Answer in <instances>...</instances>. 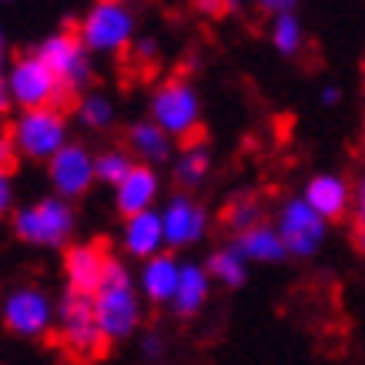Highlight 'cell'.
Masks as SVG:
<instances>
[{
	"instance_id": "6da1fadb",
	"label": "cell",
	"mask_w": 365,
	"mask_h": 365,
	"mask_svg": "<svg viewBox=\"0 0 365 365\" xmlns=\"http://www.w3.org/2000/svg\"><path fill=\"white\" fill-rule=\"evenodd\" d=\"M91 302H94V315H98V325L108 342H124L138 332V325H141V288L134 285L124 262L111 258L104 285L98 288V295Z\"/></svg>"
},
{
	"instance_id": "7a4b0ae2",
	"label": "cell",
	"mask_w": 365,
	"mask_h": 365,
	"mask_svg": "<svg viewBox=\"0 0 365 365\" xmlns=\"http://www.w3.org/2000/svg\"><path fill=\"white\" fill-rule=\"evenodd\" d=\"M54 325H57V335H61V345L74 359H98L108 349V339H104L98 315H94V302L88 295L67 292L64 299L57 302Z\"/></svg>"
},
{
	"instance_id": "3957f363",
	"label": "cell",
	"mask_w": 365,
	"mask_h": 365,
	"mask_svg": "<svg viewBox=\"0 0 365 365\" xmlns=\"http://www.w3.org/2000/svg\"><path fill=\"white\" fill-rule=\"evenodd\" d=\"M14 232L27 245H41V248H57L74 235V208L64 198H44L34 201L27 208L14 215Z\"/></svg>"
},
{
	"instance_id": "277c9868",
	"label": "cell",
	"mask_w": 365,
	"mask_h": 365,
	"mask_svg": "<svg viewBox=\"0 0 365 365\" xmlns=\"http://www.w3.org/2000/svg\"><path fill=\"white\" fill-rule=\"evenodd\" d=\"M151 121L175 141V138H191L201 124V101L198 91L188 81H165L151 98Z\"/></svg>"
},
{
	"instance_id": "5b68a950",
	"label": "cell",
	"mask_w": 365,
	"mask_h": 365,
	"mask_svg": "<svg viewBox=\"0 0 365 365\" xmlns=\"http://www.w3.org/2000/svg\"><path fill=\"white\" fill-rule=\"evenodd\" d=\"M14 148L31 161H51L67 148V121L57 108H41V111H24L14 124L11 134Z\"/></svg>"
},
{
	"instance_id": "8992f818",
	"label": "cell",
	"mask_w": 365,
	"mask_h": 365,
	"mask_svg": "<svg viewBox=\"0 0 365 365\" xmlns=\"http://www.w3.org/2000/svg\"><path fill=\"white\" fill-rule=\"evenodd\" d=\"M78 37L91 54H121L134 41V14L124 4H94L81 21Z\"/></svg>"
},
{
	"instance_id": "52a82bcc",
	"label": "cell",
	"mask_w": 365,
	"mask_h": 365,
	"mask_svg": "<svg viewBox=\"0 0 365 365\" xmlns=\"http://www.w3.org/2000/svg\"><path fill=\"white\" fill-rule=\"evenodd\" d=\"M7 84H11L14 104H21L24 111L54 108L57 98L64 94L61 81L54 78V71H51L37 54L17 57L11 64V71H7Z\"/></svg>"
},
{
	"instance_id": "ba28073f",
	"label": "cell",
	"mask_w": 365,
	"mask_h": 365,
	"mask_svg": "<svg viewBox=\"0 0 365 365\" xmlns=\"http://www.w3.org/2000/svg\"><path fill=\"white\" fill-rule=\"evenodd\" d=\"M57 305L41 288H14L4 299V325L21 339H41L54 329Z\"/></svg>"
},
{
	"instance_id": "9c48e42d",
	"label": "cell",
	"mask_w": 365,
	"mask_h": 365,
	"mask_svg": "<svg viewBox=\"0 0 365 365\" xmlns=\"http://www.w3.org/2000/svg\"><path fill=\"white\" fill-rule=\"evenodd\" d=\"M278 235L285 242L288 255L295 258H312L325 245V235H329V222L312 211V205L305 198H292L282 205L278 211Z\"/></svg>"
},
{
	"instance_id": "30bf717a",
	"label": "cell",
	"mask_w": 365,
	"mask_h": 365,
	"mask_svg": "<svg viewBox=\"0 0 365 365\" xmlns=\"http://www.w3.org/2000/svg\"><path fill=\"white\" fill-rule=\"evenodd\" d=\"M37 57L54 71V78L61 81V88L64 91L88 88V81H91V51L81 44L78 34H67V31L51 34L44 44L37 47Z\"/></svg>"
},
{
	"instance_id": "8fae6325",
	"label": "cell",
	"mask_w": 365,
	"mask_h": 365,
	"mask_svg": "<svg viewBox=\"0 0 365 365\" xmlns=\"http://www.w3.org/2000/svg\"><path fill=\"white\" fill-rule=\"evenodd\" d=\"M108 265H111V255L104 252V245H98V242H84V245L67 248V255H64L67 292H78V295L94 299L98 288L104 285Z\"/></svg>"
},
{
	"instance_id": "7c38bea8",
	"label": "cell",
	"mask_w": 365,
	"mask_h": 365,
	"mask_svg": "<svg viewBox=\"0 0 365 365\" xmlns=\"http://www.w3.org/2000/svg\"><path fill=\"white\" fill-rule=\"evenodd\" d=\"M51 168V185H54L57 198H81L84 191L98 181L94 175V158H91L88 148H81V144H67L61 155H54L47 161Z\"/></svg>"
},
{
	"instance_id": "4fadbf2b",
	"label": "cell",
	"mask_w": 365,
	"mask_h": 365,
	"mask_svg": "<svg viewBox=\"0 0 365 365\" xmlns=\"http://www.w3.org/2000/svg\"><path fill=\"white\" fill-rule=\"evenodd\" d=\"M161 225H165V245L168 248H188L201 242L208 232V215L191 195H175L161 208Z\"/></svg>"
},
{
	"instance_id": "5bb4252c",
	"label": "cell",
	"mask_w": 365,
	"mask_h": 365,
	"mask_svg": "<svg viewBox=\"0 0 365 365\" xmlns=\"http://www.w3.org/2000/svg\"><path fill=\"white\" fill-rule=\"evenodd\" d=\"M302 198L309 201L312 211L322 215L325 222H339V218H345L352 211L355 188H349V181L342 175H315Z\"/></svg>"
},
{
	"instance_id": "9a60e30c",
	"label": "cell",
	"mask_w": 365,
	"mask_h": 365,
	"mask_svg": "<svg viewBox=\"0 0 365 365\" xmlns=\"http://www.w3.org/2000/svg\"><path fill=\"white\" fill-rule=\"evenodd\" d=\"M121 242H124V252L131 258H155L161 255L165 245V225H161V211H141V215H131L124 218V232H121Z\"/></svg>"
},
{
	"instance_id": "2e32d148",
	"label": "cell",
	"mask_w": 365,
	"mask_h": 365,
	"mask_svg": "<svg viewBox=\"0 0 365 365\" xmlns=\"http://www.w3.org/2000/svg\"><path fill=\"white\" fill-rule=\"evenodd\" d=\"M178 278H181V265H178L175 255H155L141 265L138 275V288H141V299L155 302V305H171L178 292Z\"/></svg>"
},
{
	"instance_id": "e0dca14e",
	"label": "cell",
	"mask_w": 365,
	"mask_h": 365,
	"mask_svg": "<svg viewBox=\"0 0 365 365\" xmlns=\"http://www.w3.org/2000/svg\"><path fill=\"white\" fill-rule=\"evenodd\" d=\"M158 188H161V181H158L155 168L134 165L131 175L124 178L118 188H114V201H118V211H121L124 218H131V215H141V211H155Z\"/></svg>"
},
{
	"instance_id": "ac0fdd59",
	"label": "cell",
	"mask_w": 365,
	"mask_h": 365,
	"mask_svg": "<svg viewBox=\"0 0 365 365\" xmlns=\"http://www.w3.org/2000/svg\"><path fill=\"white\" fill-rule=\"evenodd\" d=\"M238 252L248 258V262H262V265H275V262H285V242H282V235L278 228L272 225H255L248 232L238 235Z\"/></svg>"
},
{
	"instance_id": "d6986e66",
	"label": "cell",
	"mask_w": 365,
	"mask_h": 365,
	"mask_svg": "<svg viewBox=\"0 0 365 365\" xmlns=\"http://www.w3.org/2000/svg\"><path fill=\"white\" fill-rule=\"evenodd\" d=\"M208 292H211V275L208 268L195 265V262H188V265H181V278H178V292H175V312L178 315H195V312L205 309V302H208Z\"/></svg>"
},
{
	"instance_id": "ffe728a7",
	"label": "cell",
	"mask_w": 365,
	"mask_h": 365,
	"mask_svg": "<svg viewBox=\"0 0 365 365\" xmlns=\"http://www.w3.org/2000/svg\"><path fill=\"white\" fill-rule=\"evenodd\" d=\"M128 144H131V151L141 158L148 168L161 165V161H168V155H171V138H168L155 121H138L134 124L131 134H128Z\"/></svg>"
},
{
	"instance_id": "44dd1931",
	"label": "cell",
	"mask_w": 365,
	"mask_h": 365,
	"mask_svg": "<svg viewBox=\"0 0 365 365\" xmlns=\"http://www.w3.org/2000/svg\"><path fill=\"white\" fill-rule=\"evenodd\" d=\"M208 275L211 282H222L225 288H238L248 278V258L238 252V245H225L208 258Z\"/></svg>"
},
{
	"instance_id": "7402d4cb",
	"label": "cell",
	"mask_w": 365,
	"mask_h": 365,
	"mask_svg": "<svg viewBox=\"0 0 365 365\" xmlns=\"http://www.w3.org/2000/svg\"><path fill=\"white\" fill-rule=\"evenodd\" d=\"M211 168V155L205 144H188L185 151H181V158H178L175 165V178L178 185H185V188H195V185H201L205 181V175H208Z\"/></svg>"
},
{
	"instance_id": "603a6c76",
	"label": "cell",
	"mask_w": 365,
	"mask_h": 365,
	"mask_svg": "<svg viewBox=\"0 0 365 365\" xmlns=\"http://www.w3.org/2000/svg\"><path fill=\"white\" fill-rule=\"evenodd\" d=\"M225 225L238 235L255 228V225H262V201L255 195H235L228 201V208H225Z\"/></svg>"
},
{
	"instance_id": "cb8c5ba5",
	"label": "cell",
	"mask_w": 365,
	"mask_h": 365,
	"mask_svg": "<svg viewBox=\"0 0 365 365\" xmlns=\"http://www.w3.org/2000/svg\"><path fill=\"white\" fill-rule=\"evenodd\" d=\"M131 171H134V161L121 148H111V151H104V155L94 158V175H98V181L111 185V188H118Z\"/></svg>"
},
{
	"instance_id": "d4e9b609",
	"label": "cell",
	"mask_w": 365,
	"mask_h": 365,
	"mask_svg": "<svg viewBox=\"0 0 365 365\" xmlns=\"http://www.w3.org/2000/svg\"><path fill=\"white\" fill-rule=\"evenodd\" d=\"M302 41H305V34H302V24L295 14H278L272 21V44L278 54H299Z\"/></svg>"
},
{
	"instance_id": "484cf974",
	"label": "cell",
	"mask_w": 365,
	"mask_h": 365,
	"mask_svg": "<svg viewBox=\"0 0 365 365\" xmlns=\"http://www.w3.org/2000/svg\"><path fill=\"white\" fill-rule=\"evenodd\" d=\"M78 118L84 128H111L114 121V104L104 94H84L78 101Z\"/></svg>"
},
{
	"instance_id": "4316f807",
	"label": "cell",
	"mask_w": 365,
	"mask_h": 365,
	"mask_svg": "<svg viewBox=\"0 0 365 365\" xmlns=\"http://www.w3.org/2000/svg\"><path fill=\"white\" fill-rule=\"evenodd\" d=\"M352 225H355V245L365 255V175L355 185V198H352Z\"/></svg>"
},
{
	"instance_id": "83f0119b",
	"label": "cell",
	"mask_w": 365,
	"mask_h": 365,
	"mask_svg": "<svg viewBox=\"0 0 365 365\" xmlns=\"http://www.w3.org/2000/svg\"><path fill=\"white\" fill-rule=\"evenodd\" d=\"M299 0H255V7L258 11H265V14H292V7H295Z\"/></svg>"
},
{
	"instance_id": "f1b7e54d",
	"label": "cell",
	"mask_w": 365,
	"mask_h": 365,
	"mask_svg": "<svg viewBox=\"0 0 365 365\" xmlns=\"http://www.w3.org/2000/svg\"><path fill=\"white\" fill-rule=\"evenodd\" d=\"M14 205V188H11V175L7 171H0V218L11 211Z\"/></svg>"
},
{
	"instance_id": "f546056e",
	"label": "cell",
	"mask_w": 365,
	"mask_h": 365,
	"mask_svg": "<svg viewBox=\"0 0 365 365\" xmlns=\"http://www.w3.org/2000/svg\"><path fill=\"white\" fill-rule=\"evenodd\" d=\"M14 155H17V148H14L11 138H0V171H7L14 165Z\"/></svg>"
},
{
	"instance_id": "4dcf8cb0",
	"label": "cell",
	"mask_w": 365,
	"mask_h": 365,
	"mask_svg": "<svg viewBox=\"0 0 365 365\" xmlns=\"http://www.w3.org/2000/svg\"><path fill=\"white\" fill-rule=\"evenodd\" d=\"M14 104V98H11V84H7V74H0V111H7Z\"/></svg>"
},
{
	"instance_id": "1f68e13d",
	"label": "cell",
	"mask_w": 365,
	"mask_h": 365,
	"mask_svg": "<svg viewBox=\"0 0 365 365\" xmlns=\"http://www.w3.org/2000/svg\"><path fill=\"white\" fill-rule=\"evenodd\" d=\"M339 98H342V91L335 88V84H325V88H322V101H325V104H335Z\"/></svg>"
},
{
	"instance_id": "d6a6232c",
	"label": "cell",
	"mask_w": 365,
	"mask_h": 365,
	"mask_svg": "<svg viewBox=\"0 0 365 365\" xmlns=\"http://www.w3.org/2000/svg\"><path fill=\"white\" fill-rule=\"evenodd\" d=\"M198 7L201 11H208V14H218L225 7V0H198Z\"/></svg>"
},
{
	"instance_id": "836d02e7",
	"label": "cell",
	"mask_w": 365,
	"mask_h": 365,
	"mask_svg": "<svg viewBox=\"0 0 365 365\" xmlns=\"http://www.w3.org/2000/svg\"><path fill=\"white\" fill-rule=\"evenodd\" d=\"M144 352H148V355L161 352V339H155V335H148V339H144Z\"/></svg>"
},
{
	"instance_id": "e575fe53",
	"label": "cell",
	"mask_w": 365,
	"mask_h": 365,
	"mask_svg": "<svg viewBox=\"0 0 365 365\" xmlns=\"http://www.w3.org/2000/svg\"><path fill=\"white\" fill-rule=\"evenodd\" d=\"M138 54L151 57V54H155V41H141V44H138Z\"/></svg>"
},
{
	"instance_id": "d590c367",
	"label": "cell",
	"mask_w": 365,
	"mask_h": 365,
	"mask_svg": "<svg viewBox=\"0 0 365 365\" xmlns=\"http://www.w3.org/2000/svg\"><path fill=\"white\" fill-rule=\"evenodd\" d=\"M94 4H124V0H94Z\"/></svg>"
},
{
	"instance_id": "8d00e7d4",
	"label": "cell",
	"mask_w": 365,
	"mask_h": 365,
	"mask_svg": "<svg viewBox=\"0 0 365 365\" xmlns=\"http://www.w3.org/2000/svg\"><path fill=\"white\" fill-rule=\"evenodd\" d=\"M0 61H4V34H0Z\"/></svg>"
}]
</instances>
